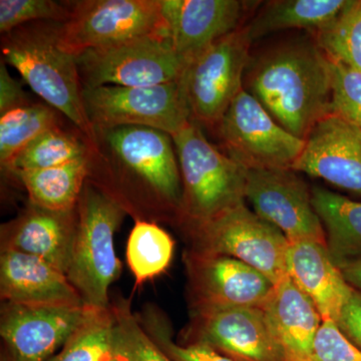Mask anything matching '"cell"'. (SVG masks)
Here are the masks:
<instances>
[{
    "label": "cell",
    "mask_w": 361,
    "mask_h": 361,
    "mask_svg": "<svg viewBox=\"0 0 361 361\" xmlns=\"http://www.w3.org/2000/svg\"><path fill=\"white\" fill-rule=\"evenodd\" d=\"M90 308L4 302L0 336L14 361H49L84 322Z\"/></svg>",
    "instance_id": "9a60e30c"
},
{
    "label": "cell",
    "mask_w": 361,
    "mask_h": 361,
    "mask_svg": "<svg viewBox=\"0 0 361 361\" xmlns=\"http://www.w3.org/2000/svg\"><path fill=\"white\" fill-rule=\"evenodd\" d=\"M176 52L188 63L238 28L243 2L237 0H160Z\"/></svg>",
    "instance_id": "e0dca14e"
},
{
    "label": "cell",
    "mask_w": 361,
    "mask_h": 361,
    "mask_svg": "<svg viewBox=\"0 0 361 361\" xmlns=\"http://www.w3.org/2000/svg\"><path fill=\"white\" fill-rule=\"evenodd\" d=\"M82 99L94 130L137 126L174 135L192 121L180 78L153 87H84Z\"/></svg>",
    "instance_id": "52a82bcc"
},
{
    "label": "cell",
    "mask_w": 361,
    "mask_h": 361,
    "mask_svg": "<svg viewBox=\"0 0 361 361\" xmlns=\"http://www.w3.org/2000/svg\"><path fill=\"white\" fill-rule=\"evenodd\" d=\"M0 294L4 302L18 305H85L65 273L42 259L13 250H1Z\"/></svg>",
    "instance_id": "d6986e66"
},
{
    "label": "cell",
    "mask_w": 361,
    "mask_h": 361,
    "mask_svg": "<svg viewBox=\"0 0 361 361\" xmlns=\"http://www.w3.org/2000/svg\"><path fill=\"white\" fill-rule=\"evenodd\" d=\"M77 212V235L66 277L85 306L106 310L111 306L109 289L121 272L114 238L127 211L87 180Z\"/></svg>",
    "instance_id": "5b68a950"
},
{
    "label": "cell",
    "mask_w": 361,
    "mask_h": 361,
    "mask_svg": "<svg viewBox=\"0 0 361 361\" xmlns=\"http://www.w3.org/2000/svg\"><path fill=\"white\" fill-rule=\"evenodd\" d=\"M68 4L70 18L59 26V44L75 56L168 32L160 0H78Z\"/></svg>",
    "instance_id": "ba28073f"
},
{
    "label": "cell",
    "mask_w": 361,
    "mask_h": 361,
    "mask_svg": "<svg viewBox=\"0 0 361 361\" xmlns=\"http://www.w3.org/2000/svg\"><path fill=\"white\" fill-rule=\"evenodd\" d=\"M186 343H199L235 361H282L262 307L192 310Z\"/></svg>",
    "instance_id": "4fadbf2b"
},
{
    "label": "cell",
    "mask_w": 361,
    "mask_h": 361,
    "mask_svg": "<svg viewBox=\"0 0 361 361\" xmlns=\"http://www.w3.org/2000/svg\"><path fill=\"white\" fill-rule=\"evenodd\" d=\"M192 310L263 307L275 285L238 259L191 250L186 255Z\"/></svg>",
    "instance_id": "5bb4252c"
},
{
    "label": "cell",
    "mask_w": 361,
    "mask_h": 361,
    "mask_svg": "<svg viewBox=\"0 0 361 361\" xmlns=\"http://www.w3.org/2000/svg\"><path fill=\"white\" fill-rule=\"evenodd\" d=\"M89 180L130 213L145 197L179 214L182 180L172 135L147 127L96 130Z\"/></svg>",
    "instance_id": "6da1fadb"
},
{
    "label": "cell",
    "mask_w": 361,
    "mask_h": 361,
    "mask_svg": "<svg viewBox=\"0 0 361 361\" xmlns=\"http://www.w3.org/2000/svg\"><path fill=\"white\" fill-rule=\"evenodd\" d=\"M189 229L193 237L192 250L238 259L264 274L274 285L288 276V240L245 203L213 219L189 226Z\"/></svg>",
    "instance_id": "8992f818"
},
{
    "label": "cell",
    "mask_w": 361,
    "mask_h": 361,
    "mask_svg": "<svg viewBox=\"0 0 361 361\" xmlns=\"http://www.w3.org/2000/svg\"><path fill=\"white\" fill-rule=\"evenodd\" d=\"M115 316L111 307L90 308L84 322L49 361H111L114 358Z\"/></svg>",
    "instance_id": "83f0119b"
},
{
    "label": "cell",
    "mask_w": 361,
    "mask_h": 361,
    "mask_svg": "<svg viewBox=\"0 0 361 361\" xmlns=\"http://www.w3.org/2000/svg\"><path fill=\"white\" fill-rule=\"evenodd\" d=\"M337 327L361 351V291L355 288L336 322Z\"/></svg>",
    "instance_id": "e575fe53"
},
{
    "label": "cell",
    "mask_w": 361,
    "mask_h": 361,
    "mask_svg": "<svg viewBox=\"0 0 361 361\" xmlns=\"http://www.w3.org/2000/svg\"><path fill=\"white\" fill-rule=\"evenodd\" d=\"M249 87L271 116L301 140L331 113V63L318 44L292 42L261 56Z\"/></svg>",
    "instance_id": "7a4b0ae2"
},
{
    "label": "cell",
    "mask_w": 361,
    "mask_h": 361,
    "mask_svg": "<svg viewBox=\"0 0 361 361\" xmlns=\"http://www.w3.org/2000/svg\"><path fill=\"white\" fill-rule=\"evenodd\" d=\"M217 128L226 155L246 170L292 169L305 146L304 140L285 130L244 89Z\"/></svg>",
    "instance_id": "8fae6325"
},
{
    "label": "cell",
    "mask_w": 361,
    "mask_h": 361,
    "mask_svg": "<svg viewBox=\"0 0 361 361\" xmlns=\"http://www.w3.org/2000/svg\"><path fill=\"white\" fill-rule=\"evenodd\" d=\"M70 16L68 1L0 0V32L6 35L21 25L35 21L63 23Z\"/></svg>",
    "instance_id": "4dcf8cb0"
},
{
    "label": "cell",
    "mask_w": 361,
    "mask_h": 361,
    "mask_svg": "<svg viewBox=\"0 0 361 361\" xmlns=\"http://www.w3.org/2000/svg\"><path fill=\"white\" fill-rule=\"evenodd\" d=\"M59 26L54 21H35L2 35V59L45 104L68 118L94 149L97 134L85 111L77 56L61 47Z\"/></svg>",
    "instance_id": "3957f363"
},
{
    "label": "cell",
    "mask_w": 361,
    "mask_h": 361,
    "mask_svg": "<svg viewBox=\"0 0 361 361\" xmlns=\"http://www.w3.org/2000/svg\"><path fill=\"white\" fill-rule=\"evenodd\" d=\"M312 205L322 221L326 247L339 268L361 259V202L322 187L311 190Z\"/></svg>",
    "instance_id": "7402d4cb"
},
{
    "label": "cell",
    "mask_w": 361,
    "mask_h": 361,
    "mask_svg": "<svg viewBox=\"0 0 361 361\" xmlns=\"http://www.w3.org/2000/svg\"><path fill=\"white\" fill-rule=\"evenodd\" d=\"M61 115L44 102H28L0 115V167L11 175L16 157L42 133L63 125Z\"/></svg>",
    "instance_id": "d4e9b609"
},
{
    "label": "cell",
    "mask_w": 361,
    "mask_h": 361,
    "mask_svg": "<svg viewBox=\"0 0 361 361\" xmlns=\"http://www.w3.org/2000/svg\"><path fill=\"white\" fill-rule=\"evenodd\" d=\"M77 230V208L54 211L30 202L16 219L2 225V250L42 259L66 275Z\"/></svg>",
    "instance_id": "ac0fdd59"
},
{
    "label": "cell",
    "mask_w": 361,
    "mask_h": 361,
    "mask_svg": "<svg viewBox=\"0 0 361 361\" xmlns=\"http://www.w3.org/2000/svg\"><path fill=\"white\" fill-rule=\"evenodd\" d=\"M287 274L314 304L323 322H336L353 294L325 244L314 240L289 241Z\"/></svg>",
    "instance_id": "ffe728a7"
},
{
    "label": "cell",
    "mask_w": 361,
    "mask_h": 361,
    "mask_svg": "<svg viewBox=\"0 0 361 361\" xmlns=\"http://www.w3.org/2000/svg\"><path fill=\"white\" fill-rule=\"evenodd\" d=\"M182 180L179 214L188 227L245 203V168L221 153L191 121L172 135Z\"/></svg>",
    "instance_id": "277c9868"
},
{
    "label": "cell",
    "mask_w": 361,
    "mask_h": 361,
    "mask_svg": "<svg viewBox=\"0 0 361 361\" xmlns=\"http://www.w3.org/2000/svg\"><path fill=\"white\" fill-rule=\"evenodd\" d=\"M92 145L80 130L71 132L63 125L42 133L30 142L14 161L11 175L18 171L42 170L59 167L87 158Z\"/></svg>",
    "instance_id": "484cf974"
},
{
    "label": "cell",
    "mask_w": 361,
    "mask_h": 361,
    "mask_svg": "<svg viewBox=\"0 0 361 361\" xmlns=\"http://www.w3.org/2000/svg\"><path fill=\"white\" fill-rule=\"evenodd\" d=\"M111 361H118V360H116L115 358H113V360H111Z\"/></svg>",
    "instance_id": "f35d334b"
},
{
    "label": "cell",
    "mask_w": 361,
    "mask_h": 361,
    "mask_svg": "<svg viewBox=\"0 0 361 361\" xmlns=\"http://www.w3.org/2000/svg\"><path fill=\"white\" fill-rule=\"evenodd\" d=\"M251 42L246 28L238 27L188 63L180 80L192 121L218 126L243 90Z\"/></svg>",
    "instance_id": "30bf717a"
},
{
    "label": "cell",
    "mask_w": 361,
    "mask_h": 361,
    "mask_svg": "<svg viewBox=\"0 0 361 361\" xmlns=\"http://www.w3.org/2000/svg\"><path fill=\"white\" fill-rule=\"evenodd\" d=\"M82 87H153L179 80L187 63L168 32L154 33L77 56Z\"/></svg>",
    "instance_id": "9c48e42d"
},
{
    "label": "cell",
    "mask_w": 361,
    "mask_h": 361,
    "mask_svg": "<svg viewBox=\"0 0 361 361\" xmlns=\"http://www.w3.org/2000/svg\"><path fill=\"white\" fill-rule=\"evenodd\" d=\"M317 32V44L330 59L361 71V0H348L341 13Z\"/></svg>",
    "instance_id": "f1b7e54d"
},
{
    "label": "cell",
    "mask_w": 361,
    "mask_h": 361,
    "mask_svg": "<svg viewBox=\"0 0 361 361\" xmlns=\"http://www.w3.org/2000/svg\"><path fill=\"white\" fill-rule=\"evenodd\" d=\"M90 157L59 167L18 171L13 176L25 188L30 203L49 210H73L90 178Z\"/></svg>",
    "instance_id": "603a6c76"
},
{
    "label": "cell",
    "mask_w": 361,
    "mask_h": 361,
    "mask_svg": "<svg viewBox=\"0 0 361 361\" xmlns=\"http://www.w3.org/2000/svg\"><path fill=\"white\" fill-rule=\"evenodd\" d=\"M115 316L114 358L118 361H173L151 338L128 301L111 305Z\"/></svg>",
    "instance_id": "f546056e"
},
{
    "label": "cell",
    "mask_w": 361,
    "mask_h": 361,
    "mask_svg": "<svg viewBox=\"0 0 361 361\" xmlns=\"http://www.w3.org/2000/svg\"><path fill=\"white\" fill-rule=\"evenodd\" d=\"M30 102L18 80L11 77L6 63H0V115Z\"/></svg>",
    "instance_id": "d590c367"
},
{
    "label": "cell",
    "mask_w": 361,
    "mask_h": 361,
    "mask_svg": "<svg viewBox=\"0 0 361 361\" xmlns=\"http://www.w3.org/2000/svg\"><path fill=\"white\" fill-rule=\"evenodd\" d=\"M348 0H279L266 4L247 26L251 42L269 33L306 28L322 30L345 7Z\"/></svg>",
    "instance_id": "cb8c5ba5"
},
{
    "label": "cell",
    "mask_w": 361,
    "mask_h": 361,
    "mask_svg": "<svg viewBox=\"0 0 361 361\" xmlns=\"http://www.w3.org/2000/svg\"><path fill=\"white\" fill-rule=\"evenodd\" d=\"M296 173L292 169L248 170L245 199L259 217L278 228L288 241L314 240L326 245L311 190Z\"/></svg>",
    "instance_id": "7c38bea8"
},
{
    "label": "cell",
    "mask_w": 361,
    "mask_h": 361,
    "mask_svg": "<svg viewBox=\"0 0 361 361\" xmlns=\"http://www.w3.org/2000/svg\"><path fill=\"white\" fill-rule=\"evenodd\" d=\"M312 361H361V351L342 334L336 322L326 320L316 336Z\"/></svg>",
    "instance_id": "836d02e7"
},
{
    "label": "cell",
    "mask_w": 361,
    "mask_h": 361,
    "mask_svg": "<svg viewBox=\"0 0 361 361\" xmlns=\"http://www.w3.org/2000/svg\"><path fill=\"white\" fill-rule=\"evenodd\" d=\"M174 249V240L165 229L149 221H135L128 239L127 260L137 283H144L165 272Z\"/></svg>",
    "instance_id": "4316f807"
},
{
    "label": "cell",
    "mask_w": 361,
    "mask_h": 361,
    "mask_svg": "<svg viewBox=\"0 0 361 361\" xmlns=\"http://www.w3.org/2000/svg\"><path fill=\"white\" fill-rule=\"evenodd\" d=\"M142 325L157 345L173 361H235L203 344L176 343L165 320L156 313L147 315Z\"/></svg>",
    "instance_id": "d6a6232c"
},
{
    "label": "cell",
    "mask_w": 361,
    "mask_h": 361,
    "mask_svg": "<svg viewBox=\"0 0 361 361\" xmlns=\"http://www.w3.org/2000/svg\"><path fill=\"white\" fill-rule=\"evenodd\" d=\"M292 170L361 196V129L330 113L315 123Z\"/></svg>",
    "instance_id": "2e32d148"
},
{
    "label": "cell",
    "mask_w": 361,
    "mask_h": 361,
    "mask_svg": "<svg viewBox=\"0 0 361 361\" xmlns=\"http://www.w3.org/2000/svg\"><path fill=\"white\" fill-rule=\"evenodd\" d=\"M339 269L353 288L361 291V259L342 265Z\"/></svg>",
    "instance_id": "8d00e7d4"
},
{
    "label": "cell",
    "mask_w": 361,
    "mask_h": 361,
    "mask_svg": "<svg viewBox=\"0 0 361 361\" xmlns=\"http://www.w3.org/2000/svg\"><path fill=\"white\" fill-rule=\"evenodd\" d=\"M0 361H14L13 358L11 357V355H9L8 351H7V349H4V350H2L1 353V357H0Z\"/></svg>",
    "instance_id": "74e56055"
},
{
    "label": "cell",
    "mask_w": 361,
    "mask_h": 361,
    "mask_svg": "<svg viewBox=\"0 0 361 361\" xmlns=\"http://www.w3.org/2000/svg\"><path fill=\"white\" fill-rule=\"evenodd\" d=\"M262 308L279 344L282 361H312L322 317L290 278L275 285Z\"/></svg>",
    "instance_id": "44dd1931"
},
{
    "label": "cell",
    "mask_w": 361,
    "mask_h": 361,
    "mask_svg": "<svg viewBox=\"0 0 361 361\" xmlns=\"http://www.w3.org/2000/svg\"><path fill=\"white\" fill-rule=\"evenodd\" d=\"M332 75L331 113L361 129V71L330 59Z\"/></svg>",
    "instance_id": "1f68e13d"
}]
</instances>
